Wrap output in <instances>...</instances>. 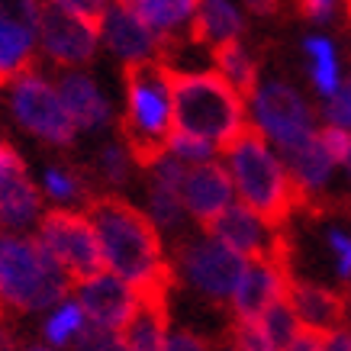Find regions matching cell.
Returning a JSON list of instances; mask_svg holds the SVG:
<instances>
[{
  "instance_id": "e0dca14e",
  "label": "cell",
  "mask_w": 351,
  "mask_h": 351,
  "mask_svg": "<svg viewBox=\"0 0 351 351\" xmlns=\"http://www.w3.org/2000/svg\"><path fill=\"white\" fill-rule=\"evenodd\" d=\"M149 210L145 216L152 219V226L158 232H178L187 219L181 200V184L187 174V165H181L171 155H161L149 165Z\"/></svg>"
},
{
  "instance_id": "e575fe53",
  "label": "cell",
  "mask_w": 351,
  "mask_h": 351,
  "mask_svg": "<svg viewBox=\"0 0 351 351\" xmlns=\"http://www.w3.org/2000/svg\"><path fill=\"white\" fill-rule=\"evenodd\" d=\"M71 351H126V345H123V335H119V332L87 326V329L77 335L75 345H71Z\"/></svg>"
},
{
  "instance_id": "f546056e",
  "label": "cell",
  "mask_w": 351,
  "mask_h": 351,
  "mask_svg": "<svg viewBox=\"0 0 351 351\" xmlns=\"http://www.w3.org/2000/svg\"><path fill=\"white\" fill-rule=\"evenodd\" d=\"M165 155L171 158H178L181 165L193 168V165H206V161H216L219 149H213L210 142H203L197 136H187V132H178V129H171L168 142H165Z\"/></svg>"
},
{
  "instance_id": "4316f807",
  "label": "cell",
  "mask_w": 351,
  "mask_h": 351,
  "mask_svg": "<svg viewBox=\"0 0 351 351\" xmlns=\"http://www.w3.org/2000/svg\"><path fill=\"white\" fill-rule=\"evenodd\" d=\"M84 329H87V319H84V313H81L75 297L62 300L58 306H52L45 313V319H43V339H45V345L55 351L71 348Z\"/></svg>"
},
{
  "instance_id": "484cf974",
  "label": "cell",
  "mask_w": 351,
  "mask_h": 351,
  "mask_svg": "<svg viewBox=\"0 0 351 351\" xmlns=\"http://www.w3.org/2000/svg\"><path fill=\"white\" fill-rule=\"evenodd\" d=\"M213 71L223 77L229 87H235L245 100L255 94V87L261 84V81H258V58L245 49L242 39L213 49Z\"/></svg>"
},
{
  "instance_id": "b9f144b4",
  "label": "cell",
  "mask_w": 351,
  "mask_h": 351,
  "mask_svg": "<svg viewBox=\"0 0 351 351\" xmlns=\"http://www.w3.org/2000/svg\"><path fill=\"white\" fill-rule=\"evenodd\" d=\"M287 351H326V335L309 332V329H300V335L290 341Z\"/></svg>"
},
{
  "instance_id": "ab89813d",
  "label": "cell",
  "mask_w": 351,
  "mask_h": 351,
  "mask_svg": "<svg viewBox=\"0 0 351 351\" xmlns=\"http://www.w3.org/2000/svg\"><path fill=\"white\" fill-rule=\"evenodd\" d=\"M23 171H26V165H23L20 152H16L7 138L0 136V191H3V184L13 181V178H16V174H23Z\"/></svg>"
},
{
  "instance_id": "9a60e30c",
  "label": "cell",
  "mask_w": 351,
  "mask_h": 351,
  "mask_svg": "<svg viewBox=\"0 0 351 351\" xmlns=\"http://www.w3.org/2000/svg\"><path fill=\"white\" fill-rule=\"evenodd\" d=\"M181 200L191 219H197L200 226L216 223L235 203L232 178L223 161H206V165L187 168L181 184Z\"/></svg>"
},
{
  "instance_id": "ffe728a7",
  "label": "cell",
  "mask_w": 351,
  "mask_h": 351,
  "mask_svg": "<svg viewBox=\"0 0 351 351\" xmlns=\"http://www.w3.org/2000/svg\"><path fill=\"white\" fill-rule=\"evenodd\" d=\"M242 32H245V13L235 0H200L191 43L219 49L226 43H239Z\"/></svg>"
},
{
  "instance_id": "ba28073f",
  "label": "cell",
  "mask_w": 351,
  "mask_h": 351,
  "mask_svg": "<svg viewBox=\"0 0 351 351\" xmlns=\"http://www.w3.org/2000/svg\"><path fill=\"white\" fill-rule=\"evenodd\" d=\"M245 258H239L213 235H197L178 248V265H174V277L181 274L187 287H193L200 297L213 300V303H232V293L239 287V280L245 274Z\"/></svg>"
},
{
  "instance_id": "cb8c5ba5",
  "label": "cell",
  "mask_w": 351,
  "mask_h": 351,
  "mask_svg": "<svg viewBox=\"0 0 351 351\" xmlns=\"http://www.w3.org/2000/svg\"><path fill=\"white\" fill-rule=\"evenodd\" d=\"M39 49V32L0 16V84H13L32 71V58Z\"/></svg>"
},
{
  "instance_id": "7a4b0ae2",
  "label": "cell",
  "mask_w": 351,
  "mask_h": 351,
  "mask_svg": "<svg viewBox=\"0 0 351 351\" xmlns=\"http://www.w3.org/2000/svg\"><path fill=\"white\" fill-rule=\"evenodd\" d=\"M171 107L174 129L210 142L226 152L248 132V100L223 77L210 71H174L171 68Z\"/></svg>"
},
{
  "instance_id": "f1b7e54d",
  "label": "cell",
  "mask_w": 351,
  "mask_h": 351,
  "mask_svg": "<svg viewBox=\"0 0 351 351\" xmlns=\"http://www.w3.org/2000/svg\"><path fill=\"white\" fill-rule=\"evenodd\" d=\"M258 326H261L265 339L271 341V348H274V351H287L290 341L300 335V322H297V316H293V309H290L287 300L274 303V306H271L265 316L258 319Z\"/></svg>"
},
{
  "instance_id": "6da1fadb",
  "label": "cell",
  "mask_w": 351,
  "mask_h": 351,
  "mask_svg": "<svg viewBox=\"0 0 351 351\" xmlns=\"http://www.w3.org/2000/svg\"><path fill=\"white\" fill-rule=\"evenodd\" d=\"M87 219L100 245L104 271L132 284L142 297H168L174 287V267L165 258L161 232L152 226L145 210L117 193H104L90 200Z\"/></svg>"
},
{
  "instance_id": "3957f363",
  "label": "cell",
  "mask_w": 351,
  "mask_h": 351,
  "mask_svg": "<svg viewBox=\"0 0 351 351\" xmlns=\"http://www.w3.org/2000/svg\"><path fill=\"white\" fill-rule=\"evenodd\" d=\"M223 155V165L235 187V200L248 206L252 213H258L261 219H267L271 226L287 223V216L300 203L287 161L280 158L255 129H248L242 138H235Z\"/></svg>"
},
{
  "instance_id": "d4e9b609",
  "label": "cell",
  "mask_w": 351,
  "mask_h": 351,
  "mask_svg": "<svg viewBox=\"0 0 351 351\" xmlns=\"http://www.w3.org/2000/svg\"><path fill=\"white\" fill-rule=\"evenodd\" d=\"M303 58L309 64V84L313 90L329 100L341 87V64H339V49L329 36H306L303 39Z\"/></svg>"
},
{
  "instance_id": "60d3db41",
  "label": "cell",
  "mask_w": 351,
  "mask_h": 351,
  "mask_svg": "<svg viewBox=\"0 0 351 351\" xmlns=\"http://www.w3.org/2000/svg\"><path fill=\"white\" fill-rule=\"evenodd\" d=\"M341 0H297V10L313 23H329Z\"/></svg>"
},
{
  "instance_id": "603a6c76",
  "label": "cell",
  "mask_w": 351,
  "mask_h": 351,
  "mask_svg": "<svg viewBox=\"0 0 351 351\" xmlns=\"http://www.w3.org/2000/svg\"><path fill=\"white\" fill-rule=\"evenodd\" d=\"M168 332V297H142L138 313L119 335L126 351H165Z\"/></svg>"
},
{
  "instance_id": "d590c367",
  "label": "cell",
  "mask_w": 351,
  "mask_h": 351,
  "mask_svg": "<svg viewBox=\"0 0 351 351\" xmlns=\"http://www.w3.org/2000/svg\"><path fill=\"white\" fill-rule=\"evenodd\" d=\"M229 341H232L239 351H274L271 348V341L265 339V332H261L258 322H232Z\"/></svg>"
},
{
  "instance_id": "836d02e7",
  "label": "cell",
  "mask_w": 351,
  "mask_h": 351,
  "mask_svg": "<svg viewBox=\"0 0 351 351\" xmlns=\"http://www.w3.org/2000/svg\"><path fill=\"white\" fill-rule=\"evenodd\" d=\"M0 16L20 23L26 29L39 32V20H43V0H0Z\"/></svg>"
},
{
  "instance_id": "681fc988",
  "label": "cell",
  "mask_w": 351,
  "mask_h": 351,
  "mask_svg": "<svg viewBox=\"0 0 351 351\" xmlns=\"http://www.w3.org/2000/svg\"><path fill=\"white\" fill-rule=\"evenodd\" d=\"M345 10H348V20H351V0H345Z\"/></svg>"
},
{
  "instance_id": "f35d334b",
  "label": "cell",
  "mask_w": 351,
  "mask_h": 351,
  "mask_svg": "<svg viewBox=\"0 0 351 351\" xmlns=\"http://www.w3.org/2000/svg\"><path fill=\"white\" fill-rule=\"evenodd\" d=\"M319 142L329 149V155L339 165H345V158H348V149H351V132H345V129H335V126H319Z\"/></svg>"
},
{
  "instance_id": "83f0119b",
  "label": "cell",
  "mask_w": 351,
  "mask_h": 351,
  "mask_svg": "<svg viewBox=\"0 0 351 351\" xmlns=\"http://www.w3.org/2000/svg\"><path fill=\"white\" fill-rule=\"evenodd\" d=\"M43 193L52 203H62V210H71V203H81L87 197V184L77 171L49 165L43 171Z\"/></svg>"
},
{
  "instance_id": "9c48e42d",
  "label": "cell",
  "mask_w": 351,
  "mask_h": 351,
  "mask_svg": "<svg viewBox=\"0 0 351 351\" xmlns=\"http://www.w3.org/2000/svg\"><path fill=\"white\" fill-rule=\"evenodd\" d=\"M10 110L13 119L29 136L43 138L49 145L68 149L77 138V129L68 119V110H64L62 97H58V87L45 75H39L36 68L10 84Z\"/></svg>"
},
{
  "instance_id": "7dc6e473",
  "label": "cell",
  "mask_w": 351,
  "mask_h": 351,
  "mask_svg": "<svg viewBox=\"0 0 351 351\" xmlns=\"http://www.w3.org/2000/svg\"><path fill=\"white\" fill-rule=\"evenodd\" d=\"M23 351H55V348H49V345H29V348H23Z\"/></svg>"
},
{
  "instance_id": "44dd1931",
  "label": "cell",
  "mask_w": 351,
  "mask_h": 351,
  "mask_svg": "<svg viewBox=\"0 0 351 351\" xmlns=\"http://www.w3.org/2000/svg\"><path fill=\"white\" fill-rule=\"evenodd\" d=\"M280 158L287 161V171H290V178H293V187H297L300 200H303V197H316V193L326 191L332 181V174H335V168H339V161L332 158L329 149L319 142V132H316V138L306 142L303 149L290 152V155H280Z\"/></svg>"
},
{
  "instance_id": "c3c4849f",
  "label": "cell",
  "mask_w": 351,
  "mask_h": 351,
  "mask_svg": "<svg viewBox=\"0 0 351 351\" xmlns=\"http://www.w3.org/2000/svg\"><path fill=\"white\" fill-rule=\"evenodd\" d=\"M341 168H345V174H348V181H351V149H348V158H345V165H341Z\"/></svg>"
},
{
  "instance_id": "4dcf8cb0",
  "label": "cell",
  "mask_w": 351,
  "mask_h": 351,
  "mask_svg": "<svg viewBox=\"0 0 351 351\" xmlns=\"http://www.w3.org/2000/svg\"><path fill=\"white\" fill-rule=\"evenodd\" d=\"M136 158H132V152L123 145V142H110L100 149V158H97V171H100V178L113 187L129 181V171H132Z\"/></svg>"
},
{
  "instance_id": "30bf717a",
  "label": "cell",
  "mask_w": 351,
  "mask_h": 351,
  "mask_svg": "<svg viewBox=\"0 0 351 351\" xmlns=\"http://www.w3.org/2000/svg\"><path fill=\"white\" fill-rule=\"evenodd\" d=\"M75 300L84 313L87 326L107 332H123L142 306V293L110 271H100L75 284Z\"/></svg>"
},
{
  "instance_id": "d6986e66",
  "label": "cell",
  "mask_w": 351,
  "mask_h": 351,
  "mask_svg": "<svg viewBox=\"0 0 351 351\" xmlns=\"http://www.w3.org/2000/svg\"><path fill=\"white\" fill-rule=\"evenodd\" d=\"M138 20L145 23L165 45H171L178 36L191 39L193 20L200 0H123Z\"/></svg>"
},
{
  "instance_id": "4fadbf2b",
  "label": "cell",
  "mask_w": 351,
  "mask_h": 351,
  "mask_svg": "<svg viewBox=\"0 0 351 351\" xmlns=\"http://www.w3.org/2000/svg\"><path fill=\"white\" fill-rule=\"evenodd\" d=\"M206 232L219 239L223 245H229L235 255L245 261H265L274 255H287V239L280 232V226H271L267 219H261L258 213H252L248 206L235 200L216 223L206 226Z\"/></svg>"
},
{
  "instance_id": "bcb514c9",
  "label": "cell",
  "mask_w": 351,
  "mask_h": 351,
  "mask_svg": "<svg viewBox=\"0 0 351 351\" xmlns=\"http://www.w3.org/2000/svg\"><path fill=\"white\" fill-rule=\"evenodd\" d=\"M345 309H348V329H351V290L345 293Z\"/></svg>"
},
{
  "instance_id": "f6af8a7d",
  "label": "cell",
  "mask_w": 351,
  "mask_h": 351,
  "mask_svg": "<svg viewBox=\"0 0 351 351\" xmlns=\"http://www.w3.org/2000/svg\"><path fill=\"white\" fill-rule=\"evenodd\" d=\"M0 351H23L16 335H13V329L3 319H0Z\"/></svg>"
},
{
  "instance_id": "7402d4cb",
  "label": "cell",
  "mask_w": 351,
  "mask_h": 351,
  "mask_svg": "<svg viewBox=\"0 0 351 351\" xmlns=\"http://www.w3.org/2000/svg\"><path fill=\"white\" fill-rule=\"evenodd\" d=\"M43 219V193L23 171L0 191V232H23Z\"/></svg>"
},
{
  "instance_id": "277c9868",
  "label": "cell",
  "mask_w": 351,
  "mask_h": 351,
  "mask_svg": "<svg viewBox=\"0 0 351 351\" xmlns=\"http://www.w3.org/2000/svg\"><path fill=\"white\" fill-rule=\"evenodd\" d=\"M71 277L55 265L36 235L0 232V306L13 313H49L71 297Z\"/></svg>"
},
{
  "instance_id": "ee69618b",
  "label": "cell",
  "mask_w": 351,
  "mask_h": 351,
  "mask_svg": "<svg viewBox=\"0 0 351 351\" xmlns=\"http://www.w3.org/2000/svg\"><path fill=\"white\" fill-rule=\"evenodd\" d=\"M248 10L255 13V16H274L280 10V0H242Z\"/></svg>"
},
{
  "instance_id": "8992f818",
  "label": "cell",
  "mask_w": 351,
  "mask_h": 351,
  "mask_svg": "<svg viewBox=\"0 0 351 351\" xmlns=\"http://www.w3.org/2000/svg\"><path fill=\"white\" fill-rule=\"evenodd\" d=\"M248 126L274 152L280 149V155L303 149L319 132L306 97L284 81H267L255 87V94L248 97Z\"/></svg>"
},
{
  "instance_id": "74e56055",
  "label": "cell",
  "mask_w": 351,
  "mask_h": 351,
  "mask_svg": "<svg viewBox=\"0 0 351 351\" xmlns=\"http://www.w3.org/2000/svg\"><path fill=\"white\" fill-rule=\"evenodd\" d=\"M165 351H213V345L197 335L193 329H171L168 341H165Z\"/></svg>"
},
{
  "instance_id": "2e32d148",
  "label": "cell",
  "mask_w": 351,
  "mask_h": 351,
  "mask_svg": "<svg viewBox=\"0 0 351 351\" xmlns=\"http://www.w3.org/2000/svg\"><path fill=\"white\" fill-rule=\"evenodd\" d=\"M287 303L297 316L300 329L319 332V335H332L348 326V309H345V293L313 280H300L293 277L287 290Z\"/></svg>"
},
{
  "instance_id": "5b68a950",
  "label": "cell",
  "mask_w": 351,
  "mask_h": 351,
  "mask_svg": "<svg viewBox=\"0 0 351 351\" xmlns=\"http://www.w3.org/2000/svg\"><path fill=\"white\" fill-rule=\"evenodd\" d=\"M174 129L171 107V64L149 62L126 68V110H123V145L132 152L138 168H149L165 155Z\"/></svg>"
},
{
  "instance_id": "7c38bea8",
  "label": "cell",
  "mask_w": 351,
  "mask_h": 351,
  "mask_svg": "<svg viewBox=\"0 0 351 351\" xmlns=\"http://www.w3.org/2000/svg\"><path fill=\"white\" fill-rule=\"evenodd\" d=\"M39 49L55 64L77 71L100 49V29L94 23L81 20L75 13H64L43 0V20H39Z\"/></svg>"
},
{
  "instance_id": "8d00e7d4",
  "label": "cell",
  "mask_w": 351,
  "mask_h": 351,
  "mask_svg": "<svg viewBox=\"0 0 351 351\" xmlns=\"http://www.w3.org/2000/svg\"><path fill=\"white\" fill-rule=\"evenodd\" d=\"M45 3H52V7H58V10L75 13V16H81V20L100 26V20H104V13H107V7L113 3V0H45Z\"/></svg>"
},
{
  "instance_id": "8fae6325",
  "label": "cell",
  "mask_w": 351,
  "mask_h": 351,
  "mask_svg": "<svg viewBox=\"0 0 351 351\" xmlns=\"http://www.w3.org/2000/svg\"><path fill=\"white\" fill-rule=\"evenodd\" d=\"M290 280H293L290 252L265 258V261H248L242 280L232 293V303H229L232 322H258L274 303L287 300Z\"/></svg>"
},
{
  "instance_id": "d6a6232c",
  "label": "cell",
  "mask_w": 351,
  "mask_h": 351,
  "mask_svg": "<svg viewBox=\"0 0 351 351\" xmlns=\"http://www.w3.org/2000/svg\"><path fill=\"white\" fill-rule=\"evenodd\" d=\"M322 119H326V126H335V129L351 132V77L348 81H341L339 90L322 104Z\"/></svg>"
},
{
  "instance_id": "52a82bcc",
  "label": "cell",
  "mask_w": 351,
  "mask_h": 351,
  "mask_svg": "<svg viewBox=\"0 0 351 351\" xmlns=\"http://www.w3.org/2000/svg\"><path fill=\"white\" fill-rule=\"evenodd\" d=\"M36 242L43 245L49 258L71 277V284H81L87 277L104 271L100 245H97L94 226L87 213L77 210H49L36 226Z\"/></svg>"
},
{
  "instance_id": "5bb4252c",
  "label": "cell",
  "mask_w": 351,
  "mask_h": 351,
  "mask_svg": "<svg viewBox=\"0 0 351 351\" xmlns=\"http://www.w3.org/2000/svg\"><path fill=\"white\" fill-rule=\"evenodd\" d=\"M100 45L113 52L119 62L132 68V64H149V62H161L165 55V43L158 36L138 20L136 13L129 10L123 0H113L100 20Z\"/></svg>"
},
{
  "instance_id": "7bdbcfd3",
  "label": "cell",
  "mask_w": 351,
  "mask_h": 351,
  "mask_svg": "<svg viewBox=\"0 0 351 351\" xmlns=\"http://www.w3.org/2000/svg\"><path fill=\"white\" fill-rule=\"evenodd\" d=\"M326 351H351V329L348 326L339 332H332V335H326Z\"/></svg>"
},
{
  "instance_id": "1f68e13d",
  "label": "cell",
  "mask_w": 351,
  "mask_h": 351,
  "mask_svg": "<svg viewBox=\"0 0 351 351\" xmlns=\"http://www.w3.org/2000/svg\"><path fill=\"white\" fill-rule=\"evenodd\" d=\"M326 245L332 252V265H335L339 280L351 287V232L341 229V226H329L326 229Z\"/></svg>"
},
{
  "instance_id": "ac0fdd59",
  "label": "cell",
  "mask_w": 351,
  "mask_h": 351,
  "mask_svg": "<svg viewBox=\"0 0 351 351\" xmlns=\"http://www.w3.org/2000/svg\"><path fill=\"white\" fill-rule=\"evenodd\" d=\"M55 87H58V97H62L68 119L75 123L77 132H97V129L110 126L113 107H110L107 94L100 90V84L90 75H84V71H64L55 81Z\"/></svg>"
}]
</instances>
